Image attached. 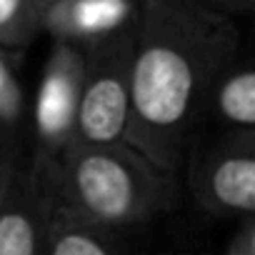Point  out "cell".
<instances>
[{"label":"cell","instance_id":"cell-1","mask_svg":"<svg viewBox=\"0 0 255 255\" xmlns=\"http://www.w3.org/2000/svg\"><path fill=\"white\" fill-rule=\"evenodd\" d=\"M240 40L235 18L190 0H140L125 143L178 175L208 95Z\"/></svg>","mask_w":255,"mask_h":255},{"label":"cell","instance_id":"cell-2","mask_svg":"<svg viewBox=\"0 0 255 255\" xmlns=\"http://www.w3.org/2000/svg\"><path fill=\"white\" fill-rule=\"evenodd\" d=\"M55 193L58 203L75 215L120 230L170 210L178 185L173 173L128 143L73 145L55 163Z\"/></svg>","mask_w":255,"mask_h":255},{"label":"cell","instance_id":"cell-3","mask_svg":"<svg viewBox=\"0 0 255 255\" xmlns=\"http://www.w3.org/2000/svg\"><path fill=\"white\" fill-rule=\"evenodd\" d=\"M133 33L118 35L83 50V83L73 145L125 143L130 120V65Z\"/></svg>","mask_w":255,"mask_h":255},{"label":"cell","instance_id":"cell-4","mask_svg":"<svg viewBox=\"0 0 255 255\" xmlns=\"http://www.w3.org/2000/svg\"><path fill=\"white\" fill-rule=\"evenodd\" d=\"M195 203L218 218H255V130H220L190 158Z\"/></svg>","mask_w":255,"mask_h":255},{"label":"cell","instance_id":"cell-5","mask_svg":"<svg viewBox=\"0 0 255 255\" xmlns=\"http://www.w3.org/2000/svg\"><path fill=\"white\" fill-rule=\"evenodd\" d=\"M83 65H85L83 50L65 43H53L33 108V135H35L33 158L43 163L55 165L63 158V153L70 150L75 143Z\"/></svg>","mask_w":255,"mask_h":255},{"label":"cell","instance_id":"cell-6","mask_svg":"<svg viewBox=\"0 0 255 255\" xmlns=\"http://www.w3.org/2000/svg\"><path fill=\"white\" fill-rule=\"evenodd\" d=\"M55 203V165L18 163L0 203V255H45Z\"/></svg>","mask_w":255,"mask_h":255},{"label":"cell","instance_id":"cell-7","mask_svg":"<svg viewBox=\"0 0 255 255\" xmlns=\"http://www.w3.org/2000/svg\"><path fill=\"white\" fill-rule=\"evenodd\" d=\"M140 0H45L43 33L53 43L88 50L135 28Z\"/></svg>","mask_w":255,"mask_h":255},{"label":"cell","instance_id":"cell-8","mask_svg":"<svg viewBox=\"0 0 255 255\" xmlns=\"http://www.w3.org/2000/svg\"><path fill=\"white\" fill-rule=\"evenodd\" d=\"M203 120L223 130H255V35L250 43L240 40L238 53L218 75Z\"/></svg>","mask_w":255,"mask_h":255},{"label":"cell","instance_id":"cell-9","mask_svg":"<svg viewBox=\"0 0 255 255\" xmlns=\"http://www.w3.org/2000/svg\"><path fill=\"white\" fill-rule=\"evenodd\" d=\"M45 255H123V253L113 238V230L100 228L55 203L48 225Z\"/></svg>","mask_w":255,"mask_h":255},{"label":"cell","instance_id":"cell-10","mask_svg":"<svg viewBox=\"0 0 255 255\" xmlns=\"http://www.w3.org/2000/svg\"><path fill=\"white\" fill-rule=\"evenodd\" d=\"M45 0H0V50L20 53L43 33Z\"/></svg>","mask_w":255,"mask_h":255},{"label":"cell","instance_id":"cell-11","mask_svg":"<svg viewBox=\"0 0 255 255\" xmlns=\"http://www.w3.org/2000/svg\"><path fill=\"white\" fill-rule=\"evenodd\" d=\"M190 3L200 5V8H208L213 13H220V15H228V18H253L255 20V0H190Z\"/></svg>","mask_w":255,"mask_h":255},{"label":"cell","instance_id":"cell-12","mask_svg":"<svg viewBox=\"0 0 255 255\" xmlns=\"http://www.w3.org/2000/svg\"><path fill=\"white\" fill-rule=\"evenodd\" d=\"M225 255H255V218L240 223L238 233L225 248Z\"/></svg>","mask_w":255,"mask_h":255},{"label":"cell","instance_id":"cell-13","mask_svg":"<svg viewBox=\"0 0 255 255\" xmlns=\"http://www.w3.org/2000/svg\"><path fill=\"white\" fill-rule=\"evenodd\" d=\"M18 163H20V158L8 160V163H0V203H3V195H5V190H8V183H10L13 170H15Z\"/></svg>","mask_w":255,"mask_h":255},{"label":"cell","instance_id":"cell-14","mask_svg":"<svg viewBox=\"0 0 255 255\" xmlns=\"http://www.w3.org/2000/svg\"><path fill=\"white\" fill-rule=\"evenodd\" d=\"M15 158H20L18 155V145L5 140V138H0V163H8V160H15Z\"/></svg>","mask_w":255,"mask_h":255}]
</instances>
